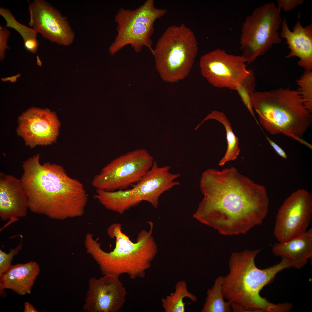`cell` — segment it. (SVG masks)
<instances>
[{"instance_id": "12", "label": "cell", "mask_w": 312, "mask_h": 312, "mask_svg": "<svg viewBox=\"0 0 312 312\" xmlns=\"http://www.w3.org/2000/svg\"><path fill=\"white\" fill-rule=\"evenodd\" d=\"M29 3L30 27L52 42L65 46L72 44L75 35L66 17L45 0Z\"/></svg>"}, {"instance_id": "9", "label": "cell", "mask_w": 312, "mask_h": 312, "mask_svg": "<svg viewBox=\"0 0 312 312\" xmlns=\"http://www.w3.org/2000/svg\"><path fill=\"white\" fill-rule=\"evenodd\" d=\"M153 161V157L145 149L128 152L103 167L93 178L92 185L96 189L108 192L126 189L139 181Z\"/></svg>"}, {"instance_id": "1", "label": "cell", "mask_w": 312, "mask_h": 312, "mask_svg": "<svg viewBox=\"0 0 312 312\" xmlns=\"http://www.w3.org/2000/svg\"><path fill=\"white\" fill-rule=\"evenodd\" d=\"M200 187L204 197L194 217L223 235L246 234L260 225L268 214L266 187L234 167L206 169Z\"/></svg>"}, {"instance_id": "11", "label": "cell", "mask_w": 312, "mask_h": 312, "mask_svg": "<svg viewBox=\"0 0 312 312\" xmlns=\"http://www.w3.org/2000/svg\"><path fill=\"white\" fill-rule=\"evenodd\" d=\"M199 65L202 76L215 87L236 90L249 74L241 56L217 49L200 58Z\"/></svg>"}, {"instance_id": "21", "label": "cell", "mask_w": 312, "mask_h": 312, "mask_svg": "<svg viewBox=\"0 0 312 312\" xmlns=\"http://www.w3.org/2000/svg\"><path fill=\"white\" fill-rule=\"evenodd\" d=\"M210 119L215 120L221 123L224 126L226 131L227 148L224 155L219 163V165L221 166L226 162L237 158L240 152L239 139L233 133L231 124L224 114L217 111H213L207 115L196 126L195 130H197L205 122Z\"/></svg>"}, {"instance_id": "29", "label": "cell", "mask_w": 312, "mask_h": 312, "mask_svg": "<svg viewBox=\"0 0 312 312\" xmlns=\"http://www.w3.org/2000/svg\"><path fill=\"white\" fill-rule=\"evenodd\" d=\"M304 2V0H278L277 7L282 8L285 12H288L295 8L298 5H301Z\"/></svg>"}, {"instance_id": "20", "label": "cell", "mask_w": 312, "mask_h": 312, "mask_svg": "<svg viewBox=\"0 0 312 312\" xmlns=\"http://www.w3.org/2000/svg\"><path fill=\"white\" fill-rule=\"evenodd\" d=\"M94 197L106 209L120 214L141 202L132 189L113 192L96 189Z\"/></svg>"}, {"instance_id": "6", "label": "cell", "mask_w": 312, "mask_h": 312, "mask_svg": "<svg viewBox=\"0 0 312 312\" xmlns=\"http://www.w3.org/2000/svg\"><path fill=\"white\" fill-rule=\"evenodd\" d=\"M198 49L196 37L185 24L168 27L158 39L152 54L162 79L176 83L186 77Z\"/></svg>"}, {"instance_id": "8", "label": "cell", "mask_w": 312, "mask_h": 312, "mask_svg": "<svg viewBox=\"0 0 312 312\" xmlns=\"http://www.w3.org/2000/svg\"><path fill=\"white\" fill-rule=\"evenodd\" d=\"M281 9L269 2L256 8L242 24L240 43L241 55L250 64L282 40L278 32L282 23Z\"/></svg>"}, {"instance_id": "10", "label": "cell", "mask_w": 312, "mask_h": 312, "mask_svg": "<svg viewBox=\"0 0 312 312\" xmlns=\"http://www.w3.org/2000/svg\"><path fill=\"white\" fill-rule=\"evenodd\" d=\"M312 216V194L303 189L292 193L276 215L273 234L278 242L288 241L305 232Z\"/></svg>"}, {"instance_id": "17", "label": "cell", "mask_w": 312, "mask_h": 312, "mask_svg": "<svg viewBox=\"0 0 312 312\" xmlns=\"http://www.w3.org/2000/svg\"><path fill=\"white\" fill-rule=\"evenodd\" d=\"M281 25L280 37L286 39L285 43L290 50L285 57H298L299 66L306 70L312 71V24L303 27L298 20L291 31L285 17Z\"/></svg>"}, {"instance_id": "7", "label": "cell", "mask_w": 312, "mask_h": 312, "mask_svg": "<svg viewBox=\"0 0 312 312\" xmlns=\"http://www.w3.org/2000/svg\"><path fill=\"white\" fill-rule=\"evenodd\" d=\"M167 12L166 9L156 8L153 0H147L134 10L120 8L114 17L117 34L109 47L110 54L113 55L128 45L136 53L146 47L152 54L151 38L155 22Z\"/></svg>"}, {"instance_id": "4", "label": "cell", "mask_w": 312, "mask_h": 312, "mask_svg": "<svg viewBox=\"0 0 312 312\" xmlns=\"http://www.w3.org/2000/svg\"><path fill=\"white\" fill-rule=\"evenodd\" d=\"M148 223L150 226L149 231H140L135 243L122 232L120 224L111 225L107 229V234L116 239V243L113 250L109 252L102 249L92 234H86L84 244L87 252L99 265L103 275L110 274L119 277L125 274L132 279L145 277L146 271L151 267L157 251L152 236L153 224L151 222Z\"/></svg>"}, {"instance_id": "5", "label": "cell", "mask_w": 312, "mask_h": 312, "mask_svg": "<svg viewBox=\"0 0 312 312\" xmlns=\"http://www.w3.org/2000/svg\"><path fill=\"white\" fill-rule=\"evenodd\" d=\"M252 106L260 123L272 134L280 132L306 145L302 137L312 124V116L296 90L289 87L251 94Z\"/></svg>"}, {"instance_id": "24", "label": "cell", "mask_w": 312, "mask_h": 312, "mask_svg": "<svg viewBox=\"0 0 312 312\" xmlns=\"http://www.w3.org/2000/svg\"><path fill=\"white\" fill-rule=\"evenodd\" d=\"M223 276H220L216 279L211 288H209L207 296L201 310L202 312H230L232 309L230 303L225 302L222 292Z\"/></svg>"}, {"instance_id": "16", "label": "cell", "mask_w": 312, "mask_h": 312, "mask_svg": "<svg viewBox=\"0 0 312 312\" xmlns=\"http://www.w3.org/2000/svg\"><path fill=\"white\" fill-rule=\"evenodd\" d=\"M28 199L21 180L12 174L0 172V217L10 222L25 217Z\"/></svg>"}, {"instance_id": "28", "label": "cell", "mask_w": 312, "mask_h": 312, "mask_svg": "<svg viewBox=\"0 0 312 312\" xmlns=\"http://www.w3.org/2000/svg\"><path fill=\"white\" fill-rule=\"evenodd\" d=\"M10 34L9 31L0 25V55L2 60L5 57V52L9 47L7 44L8 39Z\"/></svg>"}, {"instance_id": "30", "label": "cell", "mask_w": 312, "mask_h": 312, "mask_svg": "<svg viewBox=\"0 0 312 312\" xmlns=\"http://www.w3.org/2000/svg\"><path fill=\"white\" fill-rule=\"evenodd\" d=\"M266 137L268 141L276 152L281 157L287 159V155L284 151L268 136H266Z\"/></svg>"}, {"instance_id": "23", "label": "cell", "mask_w": 312, "mask_h": 312, "mask_svg": "<svg viewBox=\"0 0 312 312\" xmlns=\"http://www.w3.org/2000/svg\"><path fill=\"white\" fill-rule=\"evenodd\" d=\"M185 297L194 302L197 301L196 296L188 291L186 282L179 281L176 284L174 291L161 299L162 306L165 312H185V303L183 299Z\"/></svg>"}, {"instance_id": "19", "label": "cell", "mask_w": 312, "mask_h": 312, "mask_svg": "<svg viewBox=\"0 0 312 312\" xmlns=\"http://www.w3.org/2000/svg\"><path fill=\"white\" fill-rule=\"evenodd\" d=\"M275 255L288 260L292 267L299 269L312 257V229L288 241L276 243L272 248Z\"/></svg>"}, {"instance_id": "27", "label": "cell", "mask_w": 312, "mask_h": 312, "mask_svg": "<svg viewBox=\"0 0 312 312\" xmlns=\"http://www.w3.org/2000/svg\"><path fill=\"white\" fill-rule=\"evenodd\" d=\"M22 239L20 244L14 248H10L7 253L0 250V276L7 271L12 265L11 262L13 258L17 255L22 247Z\"/></svg>"}, {"instance_id": "14", "label": "cell", "mask_w": 312, "mask_h": 312, "mask_svg": "<svg viewBox=\"0 0 312 312\" xmlns=\"http://www.w3.org/2000/svg\"><path fill=\"white\" fill-rule=\"evenodd\" d=\"M119 277L107 274L90 278L83 309L88 312H117L121 309L127 292Z\"/></svg>"}, {"instance_id": "25", "label": "cell", "mask_w": 312, "mask_h": 312, "mask_svg": "<svg viewBox=\"0 0 312 312\" xmlns=\"http://www.w3.org/2000/svg\"><path fill=\"white\" fill-rule=\"evenodd\" d=\"M256 80L254 73L251 70L249 74L239 85L236 91L242 101L251 115L257 122L252 106L251 94L255 91Z\"/></svg>"}, {"instance_id": "2", "label": "cell", "mask_w": 312, "mask_h": 312, "mask_svg": "<svg viewBox=\"0 0 312 312\" xmlns=\"http://www.w3.org/2000/svg\"><path fill=\"white\" fill-rule=\"evenodd\" d=\"M37 154L23 162L21 179L29 209L50 218L63 220L81 216L88 202L83 185L69 177L61 165L41 164Z\"/></svg>"}, {"instance_id": "26", "label": "cell", "mask_w": 312, "mask_h": 312, "mask_svg": "<svg viewBox=\"0 0 312 312\" xmlns=\"http://www.w3.org/2000/svg\"><path fill=\"white\" fill-rule=\"evenodd\" d=\"M298 86L297 90L304 100L305 107L311 113L312 112V71L305 70L297 79Z\"/></svg>"}, {"instance_id": "31", "label": "cell", "mask_w": 312, "mask_h": 312, "mask_svg": "<svg viewBox=\"0 0 312 312\" xmlns=\"http://www.w3.org/2000/svg\"><path fill=\"white\" fill-rule=\"evenodd\" d=\"M24 311V312H38L31 304L27 302H25Z\"/></svg>"}, {"instance_id": "15", "label": "cell", "mask_w": 312, "mask_h": 312, "mask_svg": "<svg viewBox=\"0 0 312 312\" xmlns=\"http://www.w3.org/2000/svg\"><path fill=\"white\" fill-rule=\"evenodd\" d=\"M170 168L168 166L159 167L154 161L151 168L132 188L141 202H148L156 208L160 196L165 191L180 185L179 182L175 180L180 176V174L170 173Z\"/></svg>"}, {"instance_id": "13", "label": "cell", "mask_w": 312, "mask_h": 312, "mask_svg": "<svg viewBox=\"0 0 312 312\" xmlns=\"http://www.w3.org/2000/svg\"><path fill=\"white\" fill-rule=\"evenodd\" d=\"M18 135L31 148L54 142L58 135L60 123L56 114L47 109L30 108L18 118Z\"/></svg>"}, {"instance_id": "22", "label": "cell", "mask_w": 312, "mask_h": 312, "mask_svg": "<svg viewBox=\"0 0 312 312\" xmlns=\"http://www.w3.org/2000/svg\"><path fill=\"white\" fill-rule=\"evenodd\" d=\"M0 14L6 22L5 27L13 29L18 32L23 38L25 48L33 53L36 52L38 44L37 34L32 28H30L17 21L8 9L0 8Z\"/></svg>"}, {"instance_id": "18", "label": "cell", "mask_w": 312, "mask_h": 312, "mask_svg": "<svg viewBox=\"0 0 312 312\" xmlns=\"http://www.w3.org/2000/svg\"><path fill=\"white\" fill-rule=\"evenodd\" d=\"M40 271L36 262L12 265L0 276V293L5 295L4 289H11L20 295L30 294L32 288Z\"/></svg>"}, {"instance_id": "3", "label": "cell", "mask_w": 312, "mask_h": 312, "mask_svg": "<svg viewBox=\"0 0 312 312\" xmlns=\"http://www.w3.org/2000/svg\"><path fill=\"white\" fill-rule=\"evenodd\" d=\"M261 250H246L231 254L229 273L223 277L222 292L230 303H237L233 307L234 312H287L291 309L290 303H273L260 296L261 290L278 272L291 267L288 261L282 258L278 263L259 269L255 259Z\"/></svg>"}]
</instances>
